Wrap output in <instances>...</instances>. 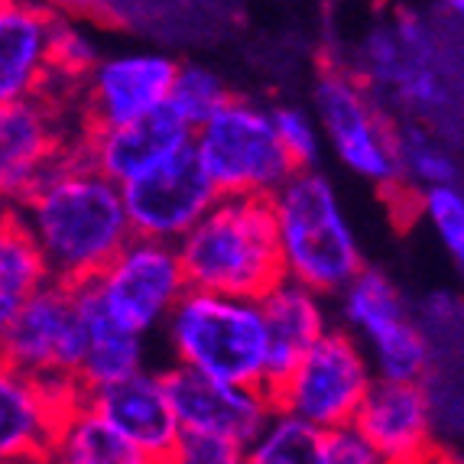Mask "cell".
<instances>
[{"instance_id": "obj_1", "label": "cell", "mask_w": 464, "mask_h": 464, "mask_svg": "<svg viewBox=\"0 0 464 464\" xmlns=\"http://www.w3.org/2000/svg\"><path fill=\"white\" fill-rule=\"evenodd\" d=\"M78 137L10 205L39 244L53 279L63 283L92 279L133 237L121 186L82 153Z\"/></svg>"}, {"instance_id": "obj_2", "label": "cell", "mask_w": 464, "mask_h": 464, "mask_svg": "<svg viewBox=\"0 0 464 464\" xmlns=\"http://www.w3.org/2000/svg\"><path fill=\"white\" fill-rule=\"evenodd\" d=\"M188 286L264 295L283 276L276 218L266 195H218L176 240Z\"/></svg>"}, {"instance_id": "obj_3", "label": "cell", "mask_w": 464, "mask_h": 464, "mask_svg": "<svg viewBox=\"0 0 464 464\" xmlns=\"http://www.w3.org/2000/svg\"><path fill=\"white\" fill-rule=\"evenodd\" d=\"M270 201L283 276L332 299L364 266V250L334 182L318 166H302Z\"/></svg>"}, {"instance_id": "obj_4", "label": "cell", "mask_w": 464, "mask_h": 464, "mask_svg": "<svg viewBox=\"0 0 464 464\" xmlns=\"http://www.w3.org/2000/svg\"><path fill=\"white\" fill-rule=\"evenodd\" d=\"M176 364L218 380L266 387V328L260 302L188 286L163 328Z\"/></svg>"}, {"instance_id": "obj_5", "label": "cell", "mask_w": 464, "mask_h": 464, "mask_svg": "<svg viewBox=\"0 0 464 464\" xmlns=\"http://www.w3.org/2000/svg\"><path fill=\"white\" fill-rule=\"evenodd\" d=\"M351 72L371 88L380 108L387 111L393 101L406 121L439 127L451 108L441 43L419 14H400L393 24L367 33Z\"/></svg>"}, {"instance_id": "obj_6", "label": "cell", "mask_w": 464, "mask_h": 464, "mask_svg": "<svg viewBox=\"0 0 464 464\" xmlns=\"http://www.w3.org/2000/svg\"><path fill=\"white\" fill-rule=\"evenodd\" d=\"M332 302V315L338 318L334 325L348 328L361 341L377 377L426 380L435 364V348L416 322L410 299L387 273L364 264Z\"/></svg>"}, {"instance_id": "obj_7", "label": "cell", "mask_w": 464, "mask_h": 464, "mask_svg": "<svg viewBox=\"0 0 464 464\" xmlns=\"http://www.w3.org/2000/svg\"><path fill=\"white\" fill-rule=\"evenodd\" d=\"M192 153L218 195L270 198L295 172L273 130L270 108L250 98H231L192 130Z\"/></svg>"}, {"instance_id": "obj_8", "label": "cell", "mask_w": 464, "mask_h": 464, "mask_svg": "<svg viewBox=\"0 0 464 464\" xmlns=\"http://www.w3.org/2000/svg\"><path fill=\"white\" fill-rule=\"evenodd\" d=\"M315 121L328 140L338 163L357 179L377 186L383 195L410 201L416 195L402 192L396 169L393 117L380 108L371 88L344 65H325L315 82Z\"/></svg>"}, {"instance_id": "obj_9", "label": "cell", "mask_w": 464, "mask_h": 464, "mask_svg": "<svg viewBox=\"0 0 464 464\" xmlns=\"http://www.w3.org/2000/svg\"><path fill=\"white\" fill-rule=\"evenodd\" d=\"M373 377L377 373L361 341L348 328L332 325L283 377L273 380L266 393L276 410L295 412L315 429H332L357 416Z\"/></svg>"}, {"instance_id": "obj_10", "label": "cell", "mask_w": 464, "mask_h": 464, "mask_svg": "<svg viewBox=\"0 0 464 464\" xmlns=\"http://www.w3.org/2000/svg\"><path fill=\"white\" fill-rule=\"evenodd\" d=\"M104 309L124 328L153 334L188 289L176 244L133 234L124 247L92 276Z\"/></svg>"}, {"instance_id": "obj_11", "label": "cell", "mask_w": 464, "mask_h": 464, "mask_svg": "<svg viewBox=\"0 0 464 464\" xmlns=\"http://www.w3.org/2000/svg\"><path fill=\"white\" fill-rule=\"evenodd\" d=\"M0 354L36 377H65L78 383L85 325L72 283L49 279L46 286L16 299L0 338Z\"/></svg>"}, {"instance_id": "obj_12", "label": "cell", "mask_w": 464, "mask_h": 464, "mask_svg": "<svg viewBox=\"0 0 464 464\" xmlns=\"http://www.w3.org/2000/svg\"><path fill=\"white\" fill-rule=\"evenodd\" d=\"M85 130L78 101L49 94L16 98L0 104V201L14 205L65 147Z\"/></svg>"}, {"instance_id": "obj_13", "label": "cell", "mask_w": 464, "mask_h": 464, "mask_svg": "<svg viewBox=\"0 0 464 464\" xmlns=\"http://www.w3.org/2000/svg\"><path fill=\"white\" fill-rule=\"evenodd\" d=\"M176 59L160 49L101 53L78 85V114L85 127H117L163 108Z\"/></svg>"}, {"instance_id": "obj_14", "label": "cell", "mask_w": 464, "mask_h": 464, "mask_svg": "<svg viewBox=\"0 0 464 464\" xmlns=\"http://www.w3.org/2000/svg\"><path fill=\"white\" fill-rule=\"evenodd\" d=\"M121 198L137 237L176 244L218 198V192L195 160L192 147H182L169 160L121 182Z\"/></svg>"}, {"instance_id": "obj_15", "label": "cell", "mask_w": 464, "mask_h": 464, "mask_svg": "<svg viewBox=\"0 0 464 464\" xmlns=\"http://www.w3.org/2000/svg\"><path fill=\"white\" fill-rule=\"evenodd\" d=\"M82 396L65 377H36L0 354V464L49 461L59 419Z\"/></svg>"}, {"instance_id": "obj_16", "label": "cell", "mask_w": 464, "mask_h": 464, "mask_svg": "<svg viewBox=\"0 0 464 464\" xmlns=\"http://www.w3.org/2000/svg\"><path fill=\"white\" fill-rule=\"evenodd\" d=\"M354 422L371 439L380 461L419 464L439 455V422L422 380L373 377Z\"/></svg>"}, {"instance_id": "obj_17", "label": "cell", "mask_w": 464, "mask_h": 464, "mask_svg": "<svg viewBox=\"0 0 464 464\" xmlns=\"http://www.w3.org/2000/svg\"><path fill=\"white\" fill-rule=\"evenodd\" d=\"M82 396L137 451L140 464H163L172 458L182 426L172 412L163 371L140 367L114 383L82 390Z\"/></svg>"}, {"instance_id": "obj_18", "label": "cell", "mask_w": 464, "mask_h": 464, "mask_svg": "<svg viewBox=\"0 0 464 464\" xmlns=\"http://www.w3.org/2000/svg\"><path fill=\"white\" fill-rule=\"evenodd\" d=\"M163 383L179 426L225 435L240 449H247V441L273 412L266 387L218 380L176 361L163 371Z\"/></svg>"}, {"instance_id": "obj_19", "label": "cell", "mask_w": 464, "mask_h": 464, "mask_svg": "<svg viewBox=\"0 0 464 464\" xmlns=\"http://www.w3.org/2000/svg\"><path fill=\"white\" fill-rule=\"evenodd\" d=\"M192 143V127L182 124L169 108H156L150 114L117 127H85L78 137L82 153L121 186L140 176L150 166L163 163L172 153Z\"/></svg>"}, {"instance_id": "obj_20", "label": "cell", "mask_w": 464, "mask_h": 464, "mask_svg": "<svg viewBox=\"0 0 464 464\" xmlns=\"http://www.w3.org/2000/svg\"><path fill=\"white\" fill-rule=\"evenodd\" d=\"M55 10L36 0H0V104L43 94L53 78Z\"/></svg>"}, {"instance_id": "obj_21", "label": "cell", "mask_w": 464, "mask_h": 464, "mask_svg": "<svg viewBox=\"0 0 464 464\" xmlns=\"http://www.w3.org/2000/svg\"><path fill=\"white\" fill-rule=\"evenodd\" d=\"M256 302L266 328V387H270L305 354L312 341H318V334H325L334 325V315L328 295L289 276H279L264 295H256Z\"/></svg>"}, {"instance_id": "obj_22", "label": "cell", "mask_w": 464, "mask_h": 464, "mask_svg": "<svg viewBox=\"0 0 464 464\" xmlns=\"http://www.w3.org/2000/svg\"><path fill=\"white\" fill-rule=\"evenodd\" d=\"M78 315L85 325V354L78 364V387L94 390L147 367V334L130 332L104 309L92 279L72 283Z\"/></svg>"}, {"instance_id": "obj_23", "label": "cell", "mask_w": 464, "mask_h": 464, "mask_svg": "<svg viewBox=\"0 0 464 464\" xmlns=\"http://www.w3.org/2000/svg\"><path fill=\"white\" fill-rule=\"evenodd\" d=\"M49 461L63 464H140L137 451L78 396L53 435Z\"/></svg>"}, {"instance_id": "obj_24", "label": "cell", "mask_w": 464, "mask_h": 464, "mask_svg": "<svg viewBox=\"0 0 464 464\" xmlns=\"http://www.w3.org/2000/svg\"><path fill=\"white\" fill-rule=\"evenodd\" d=\"M393 147H396V169H400L402 192H422L441 182H458V156L451 153L449 140L441 137L439 127L422 121H393Z\"/></svg>"}, {"instance_id": "obj_25", "label": "cell", "mask_w": 464, "mask_h": 464, "mask_svg": "<svg viewBox=\"0 0 464 464\" xmlns=\"http://www.w3.org/2000/svg\"><path fill=\"white\" fill-rule=\"evenodd\" d=\"M322 429L299 419L295 412L276 410L256 429V435L244 449V461L254 464H318Z\"/></svg>"}, {"instance_id": "obj_26", "label": "cell", "mask_w": 464, "mask_h": 464, "mask_svg": "<svg viewBox=\"0 0 464 464\" xmlns=\"http://www.w3.org/2000/svg\"><path fill=\"white\" fill-rule=\"evenodd\" d=\"M49 279H53V273H49L39 244L10 211V218L0 227V295L16 302L30 295L33 289L46 286Z\"/></svg>"}, {"instance_id": "obj_27", "label": "cell", "mask_w": 464, "mask_h": 464, "mask_svg": "<svg viewBox=\"0 0 464 464\" xmlns=\"http://www.w3.org/2000/svg\"><path fill=\"white\" fill-rule=\"evenodd\" d=\"M231 98V88L215 69L201 63H176L169 94H166V108L195 130L205 124L225 101Z\"/></svg>"}, {"instance_id": "obj_28", "label": "cell", "mask_w": 464, "mask_h": 464, "mask_svg": "<svg viewBox=\"0 0 464 464\" xmlns=\"http://www.w3.org/2000/svg\"><path fill=\"white\" fill-rule=\"evenodd\" d=\"M412 208L426 218L435 237L441 240V247L449 250L451 260L461 264L464 256V195L458 182H441V186H429L416 192Z\"/></svg>"}, {"instance_id": "obj_29", "label": "cell", "mask_w": 464, "mask_h": 464, "mask_svg": "<svg viewBox=\"0 0 464 464\" xmlns=\"http://www.w3.org/2000/svg\"><path fill=\"white\" fill-rule=\"evenodd\" d=\"M270 121L295 169L318 166L325 137H322V127H318V121L309 111L299 108V104H279V108H270Z\"/></svg>"}, {"instance_id": "obj_30", "label": "cell", "mask_w": 464, "mask_h": 464, "mask_svg": "<svg viewBox=\"0 0 464 464\" xmlns=\"http://www.w3.org/2000/svg\"><path fill=\"white\" fill-rule=\"evenodd\" d=\"M169 461L176 464H240L244 449L237 441L225 439L215 432H201V429H179L176 449Z\"/></svg>"}, {"instance_id": "obj_31", "label": "cell", "mask_w": 464, "mask_h": 464, "mask_svg": "<svg viewBox=\"0 0 464 464\" xmlns=\"http://www.w3.org/2000/svg\"><path fill=\"white\" fill-rule=\"evenodd\" d=\"M318 464H380V458L373 451L371 439L351 419V422H341V426L322 429Z\"/></svg>"}, {"instance_id": "obj_32", "label": "cell", "mask_w": 464, "mask_h": 464, "mask_svg": "<svg viewBox=\"0 0 464 464\" xmlns=\"http://www.w3.org/2000/svg\"><path fill=\"white\" fill-rule=\"evenodd\" d=\"M36 4H43V7L55 10V14H85V10H92L94 0H36Z\"/></svg>"}, {"instance_id": "obj_33", "label": "cell", "mask_w": 464, "mask_h": 464, "mask_svg": "<svg viewBox=\"0 0 464 464\" xmlns=\"http://www.w3.org/2000/svg\"><path fill=\"white\" fill-rule=\"evenodd\" d=\"M10 309H14V302H10L7 295H0V338H4V328H7Z\"/></svg>"}, {"instance_id": "obj_34", "label": "cell", "mask_w": 464, "mask_h": 464, "mask_svg": "<svg viewBox=\"0 0 464 464\" xmlns=\"http://www.w3.org/2000/svg\"><path fill=\"white\" fill-rule=\"evenodd\" d=\"M439 7L445 10V14H451V16H461L464 0H439Z\"/></svg>"}, {"instance_id": "obj_35", "label": "cell", "mask_w": 464, "mask_h": 464, "mask_svg": "<svg viewBox=\"0 0 464 464\" xmlns=\"http://www.w3.org/2000/svg\"><path fill=\"white\" fill-rule=\"evenodd\" d=\"M10 218V205H4V201H0V227H4V221H7Z\"/></svg>"}]
</instances>
